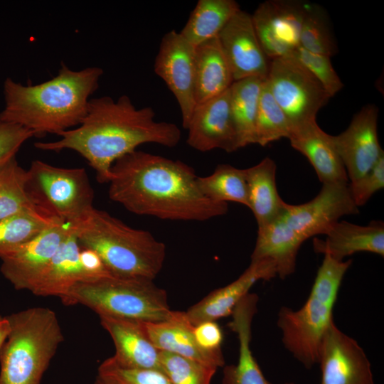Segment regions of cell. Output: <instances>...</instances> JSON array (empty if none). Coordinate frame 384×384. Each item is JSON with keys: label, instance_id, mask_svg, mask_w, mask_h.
<instances>
[{"label": "cell", "instance_id": "484cf974", "mask_svg": "<svg viewBox=\"0 0 384 384\" xmlns=\"http://www.w3.org/2000/svg\"><path fill=\"white\" fill-rule=\"evenodd\" d=\"M233 82L230 68L218 37L195 47L196 105L225 92Z\"/></svg>", "mask_w": 384, "mask_h": 384}, {"label": "cell", "instance_id": "4dcf8cb0", "mask_svg": "<svg viewBox=\"0 0 384 384\" xmlns=\"http://www.w3.org/2000/svg\"><path fill=\"white\" fill-rule=\"evenodd\" d=\"M197 183L201 193L213 201H232L249 207L245 169L220 164L210 175L198 176Z\"/></svg>", "mask_w": 384, "mask_h": 384}, {"label": "cell", "instance_id": "44dd1931", "mask_svg": "<svg viewBox=\"0 0 384 384\" xmlns=\"http://www.w3.org/2000/svg\"><path fill=\"white\" fill-rule=\"evenodd\" d=\"M85 264L74 228L63 241L31 292L63 298L76 283L96 279Z\"/></svg>", "mask_w": 384, "mask_h": 384}, {"label": "cell", "instance_id": "ffe728a7", "mask_svg": "<svg viewBox=\"0 0 384 384\" xmlns=\"http://www.w3.org/2000/svg\"><path fill=\"white\" fill-rule=\"evenodd\" d=\"M145 331L160 351L174 353L203 364L218 368L225 364L222 350L206 351L199 347L193 328L185 311H173L166 319L156 322L144 321Z\"/></svg>", "mask_w": 384, "mask_h": 384}, {"label": "cell", "instance_id": "d590c367", "mask_svg": "<svg viewBox=\"0 0 384 384\" xmlns=\"http://www.w3.org/2000/svg\"><path fill=\"white\" fill-rule=\"evenodd\" d=\"M97 377L104 384H171L160 370L126 368L112 356L100 365Z\"/></svg>", "mask_w": 384, "mask_h": 384}, {"label": "cell", "instance_id": "d6a6232c", "mask_svg": "<svg viewBox=\"0 0 384 384\" xmlns=\"http://www.w3.org/2000/svg\"><path fill=\"white\" fill-rule=\"evenodd\" d=\"M291 132L290 124L273 97L265 79L259 100L255 144L265 146L281 138H289Z\"/></svg>", "mask_w": 384, "mask_h": 384}, {"label": "cell", "instance_id": "83f0119b", "mask_svg": "<svg viewBox=\"0 0 384 384\" xmlns=\"http://www.w3.org/2000/svg\"><path fill=\"white\" fill-rule=\"evenodd\" d=\"M240 9L238 4L233 0H199L179 33L196 47L217 38Z\"/></svg>", "mask_w": 384, "mask_h": 384}, {"label": "cell", "instance_id": "d6986e66", "mask_svg": "<svg viewBox=\"0 0 384 384\" xmlns=\"http://www.w3.org/2000/svg\"><path fill=\"white\" fill-rule=\"evenodd\" d=\"M115 347L112 356L122 366L161 370L160 353L149 339L144 321L111 316H99Z\"/></svg>", "mask_w": 384, "mask_h": 384}, {"label": "cell", "instance_id": "8992f818", "mask_svg": "<svg viewBox=\"0 0 384 384\" xmlns=\"http://www.w3.org/2000/svg\"><path fill=\"white\" fill-rule=\"evenodd\" d=\"M65 305H84L98 316L146 322L161 321L172 313L164 289L154 279L110 275L75 284L61 299Z\"/></svg>", "mask_w": 384, "mask_h": 384}, {"label": "cell", "instance_id": "60d3db41", "mask_svg": "<svg viewBox=\"0 0 384 384\" xmlns=\"http://www.w3.org/2000/svg\"><path fill=\"white\" fill-rule=\"evenodd\" d=\"M193 333L196 343L206 351L221 350L223 333L215 321H206L193 325Z\"/></svg>", "mask_w": 384, "mask_h": 384}, {"label": "cell", "instance_id": "f1b7e54d", "mask_svg": "<svg viewBox=\"0 0 384 384\" xmlns=\"http://www.w3.org/2000/svg\"><path fill=\"white\" fill-rule=\"evenodd\" d=\"M265 79L248 78L233 82L230 87V110L240 148L255 144L259 100Z\"/></svg>", "mask_w": 384, "mask_h": 384}, {"label": "cell", "instance_id": "30bf717a", "mask_svg": "<svg viewBox=\"0 0 384 384\" xmlns=\"http://www.w3.org/2000/svg\"><path fill=\"white\" fill-rule=\"evenodd\" d=\"M359 213L348 183H323L312 200L299 205L285 203L279 217L304 240L327 232L344 215Z\"/></svg>", "mask_w": 384, "mask_h": 384}, {"label": "cell", "instance_id": "d4e9b609", "mask_svg": "<svg viewBox=\"0 0 384 384\" xmlns=\"http://www.w3.org/2000/svg\"><path fill=\"white\" fill-rule=\"evenodd\" d=\"M305 240L280 218L258 228L251 260L267 259L275 265L277 275L282 279L296 269L297 256Z\"/></svg>", "mask_w": 384, "mask_h": 384}, {"label": "cell", "instance_id": "74e56055", "mask_svg": "<svg viewBox=\"0 0 384 384\" xmlns=\"http://www.w3.org/2000/svg\"><path fill=\"white\" fill-rule=\"evenodd\" d=\"M351 263V260L338 261L324 255L309 294L334 305L343 276Z\"/></svg>", "mask_w": 384, "mask_h": 384}, {"label": "cell", "instance_id": "9c48e42d", "mask_svg": "<svg viewBox=\"0 0 384 384\" xmlns=\"http://www.w3.org/2000/svg\"><path fill=\"white\" fill-rule=\"evenodd\" d=\"M334 306L309 294L299 309L283 306L278 313L284 347L306 368L319 363L324 336L334 321Z\"/></svg>", "mask_w": 384, "mask_h": 384}, {"label": "cell", "instance_id": "3957f363", "mask_svg": "<svg viewBox=\"0 0 384 384\" xmlns=\"http://www.w3.org/2000/svg\"><path fill=\"white\" fill-rule=\"evenodd\" d=\"M102 73L98 67L73 70L63 64L56 76L35 85H23L7 78L0 121L20 125L35 137L59 135L80 125Z\"/></svg>", "mask_w": 384, "mask_h": 384}, {"label": "cell", "instance_id": "9a60e30c", "mask_svg": "<svg viewBox=\"0 0 384 384\" xmlns=\"http://www.w3.org/2000/svg\"><path fill=\"white\" fill-rule=\"evenodd\" d=\"M233 80L267 78L270 63L257 37L252 16L240 9L218 36Z\"/></svg>", "mask_w": 384, "mask_h": 384}, {"label": "cell", "instance_id": "277c9868", "mask_svg": "<svg viewBox=\"0 0 384 384\" xmlns=\"http://www.w3.org/2000/svg\"><path fill=\"white\" fill-rule=\"evenodd\" d=\"M72 226L80 247L95 252L112 275L154 279L164 266V242L106 211L94 208L84 221Z\"/></svg>", "mask_w": 384, "mask_h": 384}, {"label": "cell", "instance_id": "ab89813d", "mask_svg": "<svg viewBox=\"0 0 384 384\" xmlns=\"http://www.w3.org/2000/svg\"><path fill=\"white\" fill-rule=\"evenodd\" d=\"M34 133L20 125L0 121V166L16 156L22 144Z\"/></svg>", "mask_w": 384, "mask_h": 384}, {"label": "cell", "instance_id": "b9f144b4", "mask_svg": "<svg viewBox=\"0 0 384 384\" xmlns=\"http://www.w3.org/2000/svg\"><path fill=\"white\" fill-rule=\"evenodd\" d=\"M10 323L7 316L0 314V350L10 332Z\"/></svg>", "mask_w": 384, "mask_h": 384}, {"label": "cell", "instance_id": "6da1fadb", "mask_svg": "<svg viewBox=\"0 0 384 384\" xmlns=\"http://www.w3.org/2000/svg\"><path fill=\"white\" fill-rule=\"evenodd\" d=\"M197 178L181 161L135 150L112 166L108 193L133 213L162 220L205 221L225 215L228 203L206 197Z\"/></svg>", "mask_w": 384, "mask_h": 384}, {"label": "cell", "instance_id": "2e32d148", "mask_svg": "<svg viewBox=\"0 0 384 384\" xmlns=\"http://www.w3.org/2000/svg\"><path fill=\"white\" fill-rule=\"evenodd\" d=\"M378 109L363 107L353 118L348 128L333 142L351 182L368 172L384 155L377 132Z\"/></svg>", "mask_w": 384, "mask_h": 384}, {"label": "cell", "instance_id": "7402d4cb", "mask_svg": "<svg viewBox=\"0 0 384 384\" xmlns=\"http://www.w3.org/2000/svg\"><path fill=\"white\" fill-rule=\"evenodd\" d=\"M258 297L247 294L236 305L229 328L237 334L238 360L223 369L222 384H271L264 376L250 348L252 321L257 312Z\"/></svg>", "mask_w": 384, "mask_h": 384}, {"label": "cell", "instance_id": "7bdbcfd3", "mask_svg": "<svg viewBox=\"0 0 384 384\" xmlns=\"http://www.w3.org/2000/svg\"><path fill=\"white\" fill-rule=\"evenodd\" d=\"M94 384H104L102 380L97 376Z\"/></svg>", "mask_w": 384, "mask_h": 384}, {"label": "cell", "instance_id": "f546056e", "mask_svg": "<svg viewBox=\"0 0 384 384\" xmlns=\"http://www.w3.org/2000/svg\"><path fill=\"white\" fill-rule=\"evenodd\" d=\"M57 219L32 207L1 220L0 257L33 240Z\"/></svg>", "mask_w": 384, "mask_h": 384}, {"label": "cell", "instance_id": "ac0fdd59", "mask_svg": "<svg viewBox=\"0 0 384 384\" xmlns=\"http://www.w3.org/2000/svg\"><path fill=\"white\" fill-rule=\"evenodd\" d=\"M277 276L274 264L270 260H252L248 267L235 281L215 289L185 311L191 324L217 321L232 314L238 302L259 280Z\"/></svg>", "mask_w": 384, "mask_h": 384}, {"label": "cell", "instance_id": "cb8c5ba5", "mask_svg": "<svg viewBox=\"0 0 384 384\" xmlns=\"http://www.w3.org/2000/svg\"><path fill=\"white\" fill-rule=\"evenodd\" d=\"M326 240L314 238L316 252L328 255L336 260L343 261L358 252H368L384 255V224L373 220L367 225L338 221L327 232Z\"/></svg>", "mask_w": 384, "mask_h": 384}, {"label": "cell", "instance_id": "603a6c76", "mask_svg": "<svg viewBox=\"0 0 384 384\" xmlns=\"http://www.w3.org/2000/svg\"><path fill=\"white\" fill-rule=\"evenodd\" d=\"M288 139L292 146L309 160L322 183L348 182L332 135L324 132L316 120L293 129Z\"/></svg>", "mask_w": 384, "mask_h": 384}, {"label": "cell", "instance_id": "4316f807", "mask_svg": "<svg viewBox=\"0 0 384 384\" xmlns=\"http://www.w3.org/2000/svg\"><path fill=\"white\" fill-rule=\"evenodd\" d=\"M249 208L258 228L276 220L282 214L285 202L280 198L276 185V164L265 157L257 164L245 169Z\"/></svg>", "mask_w": 384, "mask_h": 384}, {"label": "cell", "instance_id": "ee69618b", "mask_svg": "<svg viewBox=\"0 0 384 384\" xmlns=\"http://www.w3.org/2000/svg\"><path fill=\"white\" fill-rule=\"evenodd\" d=\"M285 384H294V383H285Z\"/></svg>", "mask_w": 384, "mask_h": 384}, {"label": "cell", "instance_id": "e575fe53", "mask_svg": "<svg viewBox=\"0 0 384 384\" xmlns=\"http://www.w3.org/2000/svg\"><path fill=\"white\" fill-rule=\"evenodd\" d=\"M161 370L171 384H210L217 368L174 353L161 351Z\"/></svg>", "mask_w": 384, "mask_h": 384}, {"label": "cell", "instance_id": "5b68a950", "mask_svg": "<svg viewBox=\"0 0 384 384\" xmlns=\"http://www.w3.org/2000/svg\"><path fill=\"white\" fill-rule=\"evenodd\" d=\"M7 317L11 329L0 350V384H41L64 339L57 315L35 306Z\"/></svg>", "mask_w": 384, "mask_h": 384}, {"label": "cell", "instance_id": "ba28073f", "mask_svg": "<svg viewBox=\"0 0 384 384\" xmlns=\"http://www.w3.org/2000/svg\"><path fill=\"white\" fill-rule=\"evenodd\" d=\"M266 80L292 131L315 121L319 110L331 98L311 73L288 56L271 60Z\"/></svg>", "mask_w": 384, "mask_h": 384}, {"label": "cell", "instance_id": "f35d334b", "mask_svg": "<svg viewBox=\"0 0 384 384\" xmlns=\"http://www.w3.org/2000/svg\"><path fill=\"white\" fill-rule=\"evenodd\" d=\"M384 187V155L366 174L351 181L349 188L355 204L363 206L371 196Z\"/></svg>", "mask_w": 384, "mask_h": 384}, {"label": "cell", "instance_id": "836d02e7", "mask_svg": "<svg viewBox=\"0 0 384 384\" xmlns=\"http://www.w3.org/2000/svg\"><path fill=\"white\" fill-rule=\"evenodd\" d=\"M300 46L314 53L331 57L336 46L331 34L324 10L315 4H307L302 22Z\"/></svg>", "mask_w": 384, "mask_h": 384}, {"label": "cell", "instance_id": "8fae6325", "mask_svg": "<svg viewBox=\"0 0 384 384\" xmlns=\"http://www.w3.org/2000/svg\"><path fill=\"white\" fill-rule=\"evenodd\" d=\"M306 6L299 1H267L251 15L260 44L269 59L285 57L300 46Z\"/></svg>", "mask_w": 384, "mask_h": 384}, {"label": "cell", "instance_id": "52a82bcc", "mask_svg": "<svg viewBox=\"0 0 384 384\" xmlns=\"http://www.w3.org/2000/svg\"><path fill=\"white\" fill-rule=\"evenodd\" d=\"M26 172L31 201L49 215L74 225L95 208L94 191L85 169L57 167L36 160Z\"/></svg>", "mask_w": 384, "mask_h": 384}, {"label": "cell", "instance_id": "4fadbf2b", "mask_svg": "<svg viewBox=\"0 0 384 384\" xmlns=\"http://www.w3.org/2000/svg\"><path fill=\"white\" fill-rule=\"evenodd\" d=\"M70 231V223L55 220L33 240L1 257V274L16 289L31 292Z\"/></svg>", "mask_w": 384, "mask_h": 384}, {"label": "cell", "instance_id": "5bb4252c", "mask_svg": "<svg viewBox=\"0 0 384 384\" xmlns=\"http://www.w3.org/2000/svg\"><path fill=\"white\" fill-rule=\"evenodd\" d=\"M321 384H375L370 361L357 341L333 321L324 336L319 363Z\"/></svg>", "mask_w": 384, "mask_h": 384}, {"label": "cell", "instance_id": "7c38bea8", "mask_svg": "<svg viewBox=\"0 0 384 384\" xmlns=\"http://www.w3.org/2000/svg\"><path fill=\"white\" fill-rule=\"evenodd\" d=\"M154 71L166 84L180 107L186 129L196 106L195 97V47L179 32L171 31L161 41Z\"/></svg>", "mask_w": 384, "mask_h": 384}, {"label": "cell", "instance_id": "7a4b0ae2", "mask_svg": "<svg viewBox=\"0 0 384 384\" xmlns=\"http://www.w3.org/2000/svg\"><path fill=\"white\" fill-rule=\"evenodd\" d=\"M59 136L57 141L34 145L44 151L79 153L95 170L97 181L109 183L112 166L117 159L142 144L174 147L181 132L174 123L157 122L151 107L138 109L128 96L122 95L117 101L107 96L90 99L80 125Z\"/></svg>", "mask_w": 384, "mask_h": 384}, {"label": "cell", "instance_id": "e0dca14e", "mask_svg": "<svg viewBox=\"0 0 384 384\" xmlns=\"http://www.w3.org/2000/svg\"><path fill=\"white\" fill-rule=\"evenodd\" d=\"M186 129L188 144L199 151L220 149L233 152L240 149L230 110V88L197 104Z\"/></svg>", "mask_w": 384, "mask_h": 384}, {"label": "cell", "instance_id": "8d00e7d4", "mask_svg": "<svg viewBox=\"0 0 384 384\" xmlns=\"http://www.w3.org/2000/svg\"><path fill=\"white\" fill-rule=\"evenodd\" d=\"M287 56L295 60L311 73L320 82L330 97L342 89L343 83L332 66L330 57L314 53L300 46Z\"/></svg>", "mask_w": 384, "mask_h": 384}, {"label": "cell", "instance_id": "1f68e13d", "mask_svg": "<svg viewBox=\"0 0 384 384\" xmlns=\"http://www.w3.org/2000/svg\"><path fill=\"white\" fill-rule=\"evenodd\" d=\"M26 170L16 156L0 166V220L24 208L36 207L26 191Z\"/></svg>", "mask_w": 384, "mask_h": 384}]
</instances>
